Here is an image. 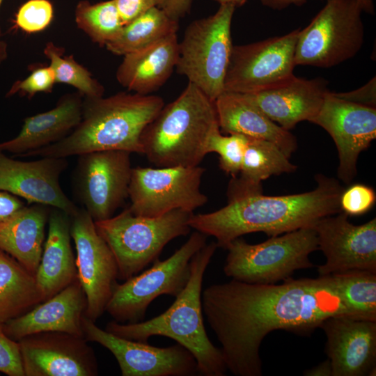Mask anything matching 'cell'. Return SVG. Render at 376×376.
<instances>
[{
    "label": "cell",
    "mask_w": 376,
    "mask_h": 376,
    "mask_svg": "<svg viewBox=\"0 0 376 376\" xmlns=\"http://www.w3.org/2000/svg\"><path fill=\"white\" fill-rule=\"evenodd\" d=\"M201 299L226 368L236 376L262 375L260 347L272 331H312L332 316L354 318L329 275L290 277L279 285L232 279L207 287Z\"/></svg>",
    "instance_id": "6da1fadb"
},
{
    "label": "cell",
    "mask_w": 376,
    "mask_h": 376,
    "mask_svg": "<svg viewBox=\"0 0 376 376\" xmlns=\"http://www.w3.org/2000/svg\"><path fill=\"white\" fill-rule=\"evenodd\" d=\"M315 189L285 196L254 193L228 199L216 211L194 214L189 224L207 236L217 239L226 249L243 235L263 232L276 236L311 227L319 219L342 212L339 199L344 188L335 179L318 175Z\"/></svg>",
    "instance_id": "7a4b0ae2"
},
{
    "label": "cell",
    "mask_w": 376,
    "mask_h": 376,
    "mask_svg": "<svg viewBox=\"0 0 376 376\" xmlns=\"http://www.w3.org/2000/svg\"><path fill=\"white\" fill-rule=\"evenodd\" d=\"M164 105L159 96L135 93L84 97L81 120L66 137L20 157L66 158L109 150L142 154L141 134Z\"/></svg>",
    "instance_id": "3957f363"
},
{
    "label": "cell",
    "mask_w": 376,
    "mask_h": 376,
    "mask_svg": "<svg viewBox=\"0 0 376 376\" xmlns=\"http://www.w3.org/2000/svg\"><path fill=\"white\" fill-rule=\"evenodd\" d=\"M218 246L205 244L192 257L189 279L171 306L162 314L136 323L109 322L105 330L119 337L148 343L153 336L169 337L194 356L198 374L224 376L227 370L221 349L209 339L204 326L202 285L205 270Z\"/></svg>",
    "instance_id": "277c9868"
},
{
    "label": "cell",
    "mask_w": 376,
    "mask_h": 376,
    "mask_svg": "<svg viewBox=\"0 0 376 376\" xmlns=\"http://www.w3.org/2000/svg\"><path fill=\"white\" fill-rule=\"evenodd\" d=\"M217 128L214 101L189 82L144 129L142 154L157 167L198 166L208 154V139Z\"/></svg>",
    "instance_id": "5b68a950"
},
{
    "label": "cell",
    "mask_w": 376,
    "mask_h": 376,
    "mask_svg": "<svg viewBox=\"0 0 376 376\" xmlns=\"http://www.w3.org/2000/svg\"><path fill=\"white\" fill-rule=\"evenodd\" d=\"M193 212L174 210L154 217L134 214L127 207L116 216L95 221L97 233L113 252L118 279L125 281L158 259L173 239L186 236Z\"/></svg>",
    "instance_id": "8992f818"
},
{
    "label": "cell",
    "mask_w": 376,
    "mask_h": 376,
    "mask_svg": "<svg viewBox=\"0 0 376 376\" xmlns=\"http://www.w3.org/2000/svg\"><path fill=\"white\" fill-rule=\"evenodd\" d=\"M224 272L232 279L274 284L291 277L295 271L313 267L308 258L318 249L315 231L299 228L256 244L238 237L228 244Z\"/></svg>",
    "instance_id": "52a82bcc"
},
{
    "label": "cell",
    "mask_w": 376,
    "mask_h": 376,
    "mask_svg": "<svg viewBox=\"0 0 376 376\" xmlns=\"http://www.w3.org/2000/svg\"><path fill=\"white\" fill-rule=\"evenodd\" d=\"M235 10L233 5H220L213 15L193 21L179 42L177 72L213 101L224 91Z\"/></svg>",
    "instance_id": "ba28073f"
},
{
    "label": "cell",
    "mask_w": 376,
    "mask_h": 376,
    "mask_svg": "<svg viewBox=\"0 0 376 376\" xmlns=\"http://www.w3.org/2000/svg\"><path fill=\"white\" fill-rule=\"evenodd\" d=\"M207 235L195 230L170 257L153 262L151 267L117 284L106 311L119 323L141 322L148 307L157 297H174L185 288L192 257L206 244Z\"/></svg>",
    "instance_id": "9c48e42d"
},
{
    "label": "cell",
    "mask_w": 376,
    "mask_h": 376,
    "mask_svg": "<svg viewBox=\"0 0 376 376\" xmlns=\"http://www.w3.org/2000/svg\"><path fill=\"white\" fill-rule=\"evenodd\" d=\"M361 12L356 0H327L309 24L299 29L295 65L331 68L355 56L364 41Z\"/></svg>",
    "instance_id": "30bf717a"
},
{
    "label": "cell",
    "mask_w": 376,
    "mask_h": 376,
    "mask_svg": "<svg viewBox=\"0 0 376 376\" xmlns=\"http://www.w3.org/2000/svg\"><path fill=\"white\" fill-rule=\"evenodd\" d=\"M205 169L195 166L132 168L128 207L135 215L154 217L174 210L193 212L207 202L201 190Z\"/></svg>",
    "instance_id": "8fae6325"
},
{
    "label": "cell",
    "mask_w": 376,
    "mask_h": 376,
    "mask_svg": "<svg viewBox=\"0 0 376 376\" xmlns=\"http://www.w3.org/2000/svg\"><path fill=\"white\" fill-rule=\"evenodd\" d=\"M299 29L243 45H233L224 91L251 93L285 83L295 75V49Z\"/></svg>",
    "instance_id": "7c38bea8"
},
{
    "label": "cell",
    "mask_w": 376,
    "mask_h": 376,
    "mask_svg": "<svg viewBox=\"0 0 376 376\" xmlns=\"http://www.w3.org/2000/svg\"><path fill=\"white\" fill-rule=\"evenodd\" d=\"M130 154L109 150L79 155L76 193L94 221L111 217L128 197L132 170Z\"/></svg>",
    "instance_id": "4fadbf2b"
},
{
    "label": "cell",
    "mask_w": 376,
    "mask_h": 376,
    "mask_svg": "<svg viewBox=\"0 0 376 376\" xmlns=\"http://www.w3.org/2000/svg\"><path fill=\"white\" fill-rule=\"evenodd\" d=\"M71 218L70 234L77 250V279L86 297L84 315L95 322L106 311L118 284V267L113 252L97 233L90 214L81 208Z\"/></svg>",
    "instance_id": "5bb4252c"
},
{
    "label": "cell",
    "mask_w": 376,
    "mask_h": 376,
    "mask_svg": "<svg viewBox=\"0 0 376 376\" xmlns=\"http://www.w3.org/2000/svg\"><path fill=\"white\" fill-rule=\"evenodd\" d=\"M84 338L108 349L116 359L123 376H194L198 374L194 356L179 343L159 347L125 339L98 327L85 315Z\"/></svg>",
    "instance_id": "9a60e30c"
},
{
    "label": "cell",
    "mask_w": 376,
    "mask_h": 376,
    "mask_svg": "<svg viewBox=\"0 0 376 376\" xmlns=\"http://www.w3.org/2000/svg\"><path fill=\"white\" fill-rule=\"evenodd\" d=\"M324 217L311 228L315 231L318 249L326 258L318 267L320 276L350 270L376 272V218L354 225L343 212Z\"/></svg>",
    "instance_id": "2e32d148"
},
{
    "label": "cell",
    "mask_w": 376,
    "mask_h": 376,
    "mask_svg": "<svg viewBox=\"0 0 376 376\" xmlns=\"http://www.w3.org/2000/svg\"><path fill=\"white\" fill-rule=\"evenodd\" d=\"M310 122L333 139L338 152V176L350 183L357 174L359 154L376 138V108L342 100L329 91Z\"/></svg>",
    "instance_id": "e0dca14e"
},
{
    "label": "cell",
    "mask_w": 376,
    "mask_h": 376,
    "mask_svg": "<svg viewBox=\"0 0 376 376\" xmlns=\"http://www.w3.org/2000/svg\"><path fill=\"white\" fill-rule=\"evenodd\" d=\"M25 376H95L98 367L84 337L45 331L18 341Z\"/></svg>",
    "instance_id": "ac0fdd59"
},
{
    "label": "cell",
    "mask_w": 376,
    "mask_h": 376,
    "mask_svg": "<svg viewBox=\"0 0 376 376\" xmlns=\"http://www.w3.org/2000/svg\"><path fill=\"white\" fill-rule=\"evenodd\" d=\"M38 160H15L0 151V190L62 210L70 217L79 208L65 194L59 178L68 166L65 157H41Z\"/></svg>",
    "instance_id": "d6986e66"
},
{
    "label": "cell",
    "mask_w": 376,
    "mask_h": 376,
    "mask_svg": "<svg viewBox=\"0 0 376 376\" xmlns=\"http://www.w3.org/2000/svg\"><path fill=\"white\" fill-rule=\"evenodd\" d=\"M331 376L373 375L376 369V322L346 316L324 320Z\"/></svg>",
    "instance_id": "ffe728a7"
},
{
    "label": "cell",
    "mask_w": 376,
    "mask_h": 376,
    "mask_svg": "<svg viewBox=\"0 0 376 376\" xmlns=\"http://www.w3.org/2000/svg\"><path fill=\"white\" fill-rule=\"evenodd\" d=\"M86 308V295L77 278L52 298L3 324V330L15 341L45 331H60L84 337L82 319Z\"/></svg>",
    "instance_id": "44dd1931"
},
{
    "label": "cell",
    "mask_w": 376,
    "mask_h": 376,
    "mask_svg": "<svg viewBox=\"0 0 376 376\" xmlns=\"http://www.w3.org/2000/svg\"><path fill=\"white\" fill-rule=\"evenodd\" d=\"M328 82L321 78L306 79L296 76L279 86L243 93L270 120L290 130L318 113L327 93Z\"/></svg>",
    "instance_id": "7402d4cb"
},
{
    "label": "cell",
    "mask_w": 376,
    "mask_h": 376,
    "mask_svg": "<svg viewBox=\"0 0 376 376\" xmlns=\"http://www.w3.org/2000/svg\"><path fill=\"white\" fill-rule=\"evenodd\" d=\"M83 100L78 91L66 93L54 108L26 117L15 137L0 143V151L20 156L60 141L80 123Z\"/></svg>",
    "instance_id": "603a6c76"
},
{
    "label": "cell",
    "mask_w": 376,
    "mask_h": 376,
    "mask_svg": "<svg viewBox=\"0 0 376 376\" xmlns=\"http://www.w3.org/2000/svg\"><path fill=\"white\" fill-rule=\"evenodd\" d=\"M214 106L220 131L270 141L288 157L297 149L295 136L270 120L243 93L224 91Z\"/></svg>",
    "instance_id": "cb8c5ba5"
},
{
    "label": "cell",
    "mask_w": 376,
    "mask_h": 376,
    "mask_svg": "<svg viewBox=\"0 0 376 376\" xmlns=\"http://www.w3.org/2000/svg\"><path fill=\"white\" fill-rule=\"evenodd\" d=\"M71 218L61 210L49 213V230L35 278L42 302L52 298L77 278L70 240Z\"/></svg>",
    "instance_id": "d4e9b609"
},
{
    "label": "cell",
    "mask_w": 376,
    "mask_h": 376,
    "mask_svg": "<svg viewBox=\"0 0 376 376\" xmlns=\"http://www.w3.org/2000/svg\"><path fill=\"white\" fill-rule=\"evenodd\" d=\"M177 33L171 34L142 49L124 55L116 77L129 91L149 95L170 77L179 54Z\"/></svg>",
    "instance_id": "484cf974"
},
{
    "label": "cell",
    "mask_w": 376,
    "mask_h": 376,
    "mask_svg": "<svg viewBox=\"0 0 376 376\" xmlns=\"http://www.w3.org/2000/svg\"><path fill=\"white\" fill-rule=\"evenodd\" d=\"M49 206H24L0 224V249L35 275L39 265Z\"/></svg>",
    "instance_id": "4316f807"
},
{
    "label": "cell",
    "mask_w": 376,
    "mask_h": 376,
    "mask_svg": "<svg viewBox=\"0 0 376 376\" xmlns=\"http://www.w3.org/2000/svg\"><path fill=\"white\" fill-rule=\"evenodd\" d=\"M274 143L249 137L239 174L228 185V199L263 192L262 181L271 175L292 173L297 166Z\"/></svg>",
    "instance_id": "83f0119b"
},
{
    "label": "cell",
    "mask_w": 376,
    "mask_h": 376,
    "mask_svg": "<svg viewBox=\"0 0 376 376\" xmlns=\"http://www.w3.org/2000/svg\"><path fill=\"white\" fill-rule=\"evenodd\" d=\"M42 302L35 275L0 249V322L17 318Z\"/></svg>",
    "instance_id": "f1b7e54d"
},
{
    "label": "cell",
    "mask_w": 376,
    "mask_h": 376,
    "mask_svg": "<svg viewBox=\"0 0 376 376\" xmlns=\"http://www.w3.org/2000/svg\"><path fill=\"white\" fill-rule=\"evenodd\" d=\"M178 30V21L171 19L157 6L124 25L118 36L105 47L113 54L124 56L177 33Z\"/></svg>",
    "instance_id": "f546056e"
},
{
    "label": "cell",
    "mask_w": 376,
    "mask_h": 376,
    "mask_svg": "<svg viewBox=\"0 0 376 376\" xmlns=\"http://www.w3.org/2000/svg\"><path fill=\"white\" fill-rule=\"evenodd\" d=\"M329 276L354 318L376 322V272L350 270Z\"/></svg>",
    "instance_id": "4dcf8cb0"
},
{
    "label": "cell",
    "mask_w": 376,
    "mask_h": 376,
    "mask_svg": "<svg viewBox=\"0 0 376 376\" xmlns=\"http://www.w3.org/2000/svg\"><path fill=\"white\" fill-rule=\"evenodd\" d=\"M75 19L77 27L100 47L115 39L124 26L115 0L96 3L80 1L75 8Z\"/></svg>",
    "instance_id": "1f68e13d"
},
{
    "label": "cell",
    "mask_w": 376,
    "mask_h": 376,
    "mask_svg": "<svg viewBox=\"0 0 376 376\" xmlns=\"http://www.w3.org/2000/svg\"><path fill=\"white\" fill-rule=\"evenodd\" d=\"M63 52L64 49L53 42H47L43 49L54 72L56 84L70 85L86 97H102L104 86L72 55L63 56Z\"/></svg>",
    "instance_id": "d6a6232c"
},
{
    "label": "cell",
    "mask_w": 376,
    "mask_h": 376,
    "mask_svg": "<svg viewBox=\"0 0 376 376\" xmlns=\"http://www.w3.org/2000/svg\"><path fill=\"white\" fill-rule=\"evenodd\" d=\"M248 140V136L241 134L223 135L217 128L208 139L207 151L217 153L221 169L235 178L240 171Z\"/></svg>",
    "instance_id": "836d02e7"
},
{
    "label": "cell",
    "mask_w": 376,
    "mask_h": 376,
    "mask_svg": "<svg viewBox=\"0 0 376 376\" xmlns=\"http://www.w3.org/2000/svg\"><path fill=\"white\" fill-rule=\"evenodd\" d=\"M54 19V7L49 0H29L17 10L14 26L26 33L44 31Z\"/></svg>",
    "instance_id": "e575fe53"
},
{
    "label": "cell",
    "mask_w": 376,
    "mask_h": 376,
    "mask_svg": "<svg viewBox=\"0 0 376 376\" xmlns=\"http://www.w3.org/2000/svg\"><path fill=\"white\" fill-rule=\"evenodd\" d=\"M30 70V74L25 79L13 83L6 93V97L21 94L31 99L37 93L52 91L56 81L49 65H33Z\"/></svg>",
    "instance_id": "d590c367"
},
{
    "label": "cell",
    "mask_w": 376,
    "mask_h": 376,
    "mask_svg": "<svg viewBox=\"0 0 376 376\" xmlns=\"http://www.w3.org/2000/svg\"><path fill=\"white\" fill-rule=\"evenodd\" d=\"M375 201L376 195L372 187L357 183L344 189L339 203L341 211L348 216H359L369 211Z\"/></svg>",
    "instance_id": "8d00e7d4"
},
{
    "label": "cell",
    "mask_w": 376,
    "mask_h": 376,
    "mask_svg": "<svg viewBox=\"0 0 376 376\" xmlns=\"http://www.w3.org/2000/svg\"><path fill=\"white\" fill-rule=\"evenodd\" d=\"M0 372L8 376H25L19 344L9 338L0 322Z\"/></svg>",
    "instance_id": "74e56055"
},
{
    "label": "cell",
    "mask_w": 376,
    "mask_h": 376,
    "mask_svg": "<svg viewBox=\"0 0 376 376\" xmlns=\"http://www.w3.org/2000/svg\"><path fill=\"white\" fill-rule=\"evenodd\" d=\"M162 0H115L123 25H126L150 9L160 5Z\"/></svg>",
    "instance_id": "f35d334b"
},
{
    "label": "cell",
    "mask_w": 376,
    "mask_h": 376,
    "mask_svg": "<svg viewBox=\"0 0 376 376\" xmlns=\"http://www.w3.org/2000/svg\"><path fill=\"white\" fill-rule=\"evenodd\" d=\"M333 95L342 100L355 104L375 107L376 106V79L373 77L363 86L350 92L334 93Z\"/></svg>",
    "instance_id": "ab89813d"
},
{
    "label": "cell",
    "mask_w": 376,
    "mask_h": 376,
    "mask_svg": "<svg viewBox=\"0 0 376 376\" xmlns=\"http://www.w3.org/2000/svg\"><path fill=\"white\" fill-rule=\"evenodd\" d=\"M24 206V203L17 196L0 190V224Z\"/></svg>",
    "instance_id": "60d3db41"
},
{
    "label": "cell",
    "mask_w": 376,
    "mask_h": 376,
    "mask_svg": "<svg viewBox=\"0 0 376 376\" xmlns=\"http://www.w3.org/2000/svg\"><path fill=\"white\" fill-rule=\"evenodd\" d=\"M194 0H162L159 7L171 19L178 21L189 13Z\"/></svg>",
    "instance_id": "b9f144b4"
},
{
    "label": "cell",
    "mask_w": 376,
    "mask_h": 376,
    "mask_svg": "<svg viewBox=\"0 0 376 376\" xmlns=\"http://www.w3.org/2000/svg\"><path fill=\"white\" fill-rule=\"evenodd\" d=\"M265 6L274 10H282L291 5L301 6L306 0H260ZM327 1V0H326Z\"/></svg>",
    "instance_id": "7bdbcfd3"
},
{
    "label": "cell",
    "mask_w": 376,
    "mask_h": 376,
    "mask_svg": "<svg viewBox=\"0 0 376 376\" xmlns=\"http://www.w3.org/2000/svg\"><path fill=\"white\" fill-rule=\"evenodd\" d=\"M306 376H331V366L329 359L304 373Z\"/></svg>",
    "instance_id": "ee69618b"
},
{
    "label": "cell",
    "mask_w": 376,
    "mask_h": 376,
    "mask_svg": "<svg viewBox=\"0 0 376 376\" xmlns=\"http://www.w3.org/2000/svg\"><path fill=\"white\" fill-rule=\"evenodd\" d=\"M362 11L369 14H374V5L373 0H356Z\"/></svg>",
    "instance_id": "f6af8a7d"
},
{
    "label": "cell",
    "mask_w": 376,
    "mask_h": 376,
    "mask_svg": "<svg viewBox=\"0 0 376 376\" xmlns=\"http://www.w3.org/2000/svg\"><path fill=\"white\" fill-rule=\"evenodd\" d=\"M8 54V44L0 37V65L7 59Z\"/></svg>",
    "instance_id": "bcb514c9"
},
{
    "label": "cell",
    "mask_w": 376,
    "mask_h": 376,
    "mask_svg": "<svg viewBox=\"0 0 376 376\" xmlns=\"http://www.w3.org/2000/svg\"><path fill=\"white\" fill-rule=\"evenodd\" d=\"M219 5L231 4L236 7L242 6L247 2L248 0H214Z\"/></svg>",
    "instance_id": "7dc6e473"
},
{
    "label": "cell",
    "mask_w": 376,
    "mask_h": 376,
    "mask_svg": "<svg viewBox=\"0 0 376 376\" xmlns=\"http://www.w3.org/2000/svg\"><path fill=\"white\" fill-rule=\"evenodd\" d=\"M2 1H3V0H0V8H1ZM1 27H0V37H1Z\"/></svg>",
    "instance_id": "c3c4849f"
}]
</instances>
